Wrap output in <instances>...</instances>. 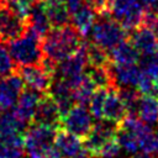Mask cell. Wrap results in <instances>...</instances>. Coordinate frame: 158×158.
Wrapping results in <instances>:
<instances>
[{"label": "cell", "instance_id": "obj_7", "mask_svg": "<svg viewBox=\"0 0 158 158\" xmlns=\"http://www.w3.org/2000/svg\"><path fill=\"white\" fill-rule=\"evenodd\" d=\"M94 116L85 105L75 104L62 116L60 127L84 138L94 126Z\"/></svg>", "mask_w": 158, "mask_h": 158}, {"label": "cell", "instance_id": "obj_23", "mask_svg": "<svg viewBox=\"0 0 158 158\" xmlns=\"http://www.w3.org/2000/svg\"><path fill=\"white\" fill-rule=\"evenodd\" d=\"M44 7L52 27H62L72 23V14L65 2L44 4Z\"/></svg>", "mask_w": 158, "mask_h": 158}, {"label": "cell", "instance_id": "obj_36", "mask_svg": "<svg viewBox=\"0 0 158 158\" xmlns=\"http://www.w3.org/2000/svg\"><path fill=\"white\" fill-rule=\"evenodd\" d=\"M85 2H86V0H65V4H67V6H68L70 14L74 12L77 9H79V7H80L81 5H84Z\"/></svg>", "mask_w": 158, "mask_h": 158}, {"label": "cell", "instance_id": "obj_32", "mask_svg": "<svg viewBox=\"0 0 158 158\" xmlns=\"http://www.w3.org/2000/svg\"><path fill=\"white\" fill-rule=\"evenodd\" d=\"M38 1H41V0H0L1 4H4L9 9H11L14 12H16L17 15H20L25 19L28 14L30 7L33 6L35 4H37Z\"/></svg>", "mask_w": 158, "mask_h": 158}, {"label": "cell", "instance_id": "obj_33", "mask_svg": "<svg viewBox=\"0 0 158 158\" xmlns=\"http://www.w3.org/2000/svg\"><path fill=\"white\" fill-rule=\"evenodd\" d=\"M25 153V146L9 144L0 141V158H22Z\"/></svg>", "mask_w": 158, "mask_h": 158}, {"label": "cell", "instance_id": "obj_2", "mask_svg": "<svg viewBox=\"0 0 158 158\" xmlns=\"http://www.w3.org/2000/svg\"><path fill=\"white\" fill-rule=\"evenodd\" d=\"M9 51L19 65L40 64L43 59L42 37L27 28L23 35L7 43Z\"/></svg>", "mask_w": 158, "mask_h": 158}, {"label": "cell", "instance_id": "obj_34", "mask_svg": "<svg viewBox=\"0 0 158 158\" xmlns=\"http://www.w3.org/2000/svg\"><path fill=\"white\" fill-rule=\"evenodd\" d=\"M121 149L122 148H121V146L118 144V142L115 137L111 141H109L107 143H105L96 156L100 157V158H117L121 153Z\"/></svg>", "mask_w": 158, "mask_h": 158}, {"label": "cell", "instance_id": "obj_13", "mask_svg": "<svg viewBox=\"0 0 158 158\" xmlns=\"http://www.w3.org/2000/svg\"><path fill=\"white\" fill-rule=\"evenodd\" d=\"M23 89L25 81L17 72L0 78V107L5 110L12 109Z\"/></svg>", "mask_w": 158, "mask_h": 158}, {"label": "cell", "instance_id": "obj_39", "mask_svg": "<svg viewBox=\"0 0 158 158\" xmlns=\"http://www.w3.org/2000/svg\"><path fill=\"white\" fill-rule=\"evenodd\" d=\"M151 9H152L156 14H158V0H154V1H153V4H152V6H151Z\"/></svg>", "mask_w": 158, "mask_h": 158}, {"label": "cell", "instance_id": "obj_19", "mask_svg": "<svg viewBox=\"0 0 158 158\" xmlns=\"http://www.w3.org/2000/svg\"><path fill=\"white\" fill-rule=\"evenodd\" d=\"M26 23H27V28L32 30L42 38L49 32L52 25L49 22L44 4L42 1H38L37 4L30 7L28 14L26 16Z\"/></svg>", "mask_w": 158, "mask_h": 158}, {"label": "cell", "instance_id": "obj_5", "mask_svg": "<svg viewBox=\"0 0 158 158\" xmlns=\"http://www.w3.org/2000/svg\"><path fill=\"white\" fill-rule=\"evenodd\" d=\"M144 10L138 0H112L110 14L130 33L141 26Z\"/></svg>", "mask_w": 158, "mask_h": 158}, {"label": "cell", "instance_id": "obj_22", "mask_svg": "<svg viewBox=\"0 0 158 158\" xmlns=\"http://www.w3.org/2000/svg\"><path fill=\"white\" fill-rule=\"evenodd\" d=\"M136 115L148 125L158 123V98L142 95L137 106Z\"/></svg>", "mask_w": 158, "mask_h": 158}, {"label": "cell", "instance_id": "obj_9", "mask_svg": "<svg viewBox=\"0 0 158 158\" xmlns=\"http://www.w3.org/2000/svg\"><path fill=\"white\" fill-rule=\"evenodd\" d=\"M27 30L26 19L0 2V42L9 43Z\"/></svg>", "mask_w": 158, "mask_h": 158}, {"label": "cell", "instance_id": "obj_17", "mask_svg": "<svg viewBox=\"0 0 158 158\" xmlns=\"http://www.w3.org/2000/svg\"><path fill=\"white\" fill-rule=\"evenodd\" d=\"M48 94L56 100V102L59 106V110L62 112V116L75 105V98H74V89L68 84L64 79L54 78L51 88L48 90Z\"/></svg>", "mask_w": 158, "mask_h": 158}, {"label": "cell", "instance_id": "obj_27", "mask_svg": "<svg viewBox=\"0 0 158 158\" xmlns=\"http://www.w3.org/2000/svg\"><path fill=\"white\" fill-rule=\"evenodd\" d=\"M117 91H118V95L122 99V101H123L128 114H136L139 99L142 96V94L137 90V88L122 86V88H118Z\"/></svg>", "mask_w": 158, "mask_h": 158}, {"label": "cell", "instance_id": "obj_14", "mask_svg": "<svg viewBox=\"0 0 158 158\" xmlns=\"http://www.w3.org/2000/svg\"><path fill=\"white\" fill-rule=\"evenodd\" d=\"M43 93H40L31 88H25L23 91L20 94L16 105L14 106L15 114L26 123L32 122V118L35 116L37 105L42 98Z\"/></svg>", "mask_w": 158, "mask_h": 158}, {"label": "cell", "instance_id": "obj_29", "mask_svg": "<svg viewBox=\"0 0 158 158\" xmlns=\"http://www.w3.org/2000/svg\"><path fill=\"white\" fill-rule=\"evenodd\" d=\"M107 91H109V88H98L89 101V110L94 116V118L96 120L102 118V111H104Z\"/></svg>", "mask_w": 158, "mask_h": 158}, {"label": "cell", "instance_id": "obj_18", "mask_svg": "<svg viewBox=\"0 0 158 158\" xmlns=\"http://www.w3.org/2000/svg\"><path fill=\"white\" fill-rule=\"evenodd\" d=\"M127 114H128V111H127L122 99L120 98L117 89L116 88H109L105 105H104L102 118L118 125L126 117Z\"/></svg>", "mask_w": 158, "mask_h": 158}, {"label": "cell", "instance_id": "obj_8", "mask_svg": "<svg viewBox=\"0 0 158 158\" xmlns=\"http://www.w3.org/2000/svg\"><path fill=\"white\" fill-rule=\"evenodd\" d=\"M117 126H118L117 123L107 121L105 118L98 120V122L94 123L90 132L83 139L85 149L91 156H96L105 143L115 138Z\"/></svg>", "mask_w": 158, "mask_h": 158}, {"label": "cell", "instance_id": "obj_35", "mask_svg": "<svg viewBox=\"0 0 158 158\" xmlns=\"http://www.w3.org/2000/svg\"><path fill=\"white\" fill-rule=\"evenodd\" d=\"M86 4L94 9V11L99 15H111V5L112 0H86Z\"/></svg>", "mask_w": 158, "mask_h": 158}, {"label": "cell", "instance_id": "obj_1", "mask_svg": "<svg viewBox=\"0 0 158 158\" xmlns=\"http://www.w3.org/2000/svg\"><path fill=\"white\" fill-rule=\"evenodd\" d=\"M81 43V35L72 23L62 27H52L42 38L43 57L59 63L77 52Z\"/></svg>", "mask_w": 158, "mask_h": 158}, {"label": "cell", "instance_id": "obj_20", "mask_svg": "<svg viewBox=\"0 0 158 158\" xmlns=\"http://www.w3.org/2000/svg\"><path fill=\"white\" fill-rule=\"evenodd\" d=\"M96 12L91 6L86 2L72 12V25L78 30L81 36H86L90 33L95 21H96Z\"/></svg>", "mask_w": 158, "mask_h": 158}, {"label": "cell", "instance_id": "obj_3", "mask_svg": "<svg viewBox=\"0 0 158 158\" xmlns=\"http://www.w3.org/2000/svg\"><path fill=\"white\" fill-rule=\"evenodd\" d=\"M89 35L91 36V42L96 43L109 53L128 37V32L111 15L100 16V19L95 21Z\"/></svg>", "mask_w": 158, "mask_h": 158}, {"label": "cell", "instance_id": "obj_26", "mask_svg": "<svg viewBox=\"0 0 158 158\" xmlns=\"http://www.w3.org/2000/svg\"><path fill=\"white\" fill-rule=\"evenodd\" d=\"M86 57H88V65L104 67L111 62L109 52L94 42L86 43Z\"/></svg>", "mask_w": 158, "mask_h": 158}, {"label": "cell", "instance_id": "obj_31", "mask_svg": "<svg viewBox=\"0 0 158 158\" xmlns=\"http://www.w3.org/2000/svg\"><path fill=\"white\" fill-rule=\"evenodd\" d=\"M141 151L152 156L153 158L158 157V131L151 130L141 139Z\"/></svg>", "mask_w": 158, "mask_h": 158}, {"label": "cell", "instance_id": "obj_40", "mask_svg": "<svg viewBox=\"0 0 158 158\" xmlns=\"http://www.w3.org/2000/svg\"><path fill=\"white\" fill-rule=\"evenodd\" d=\"M22 158H23V157H22Z\"/></svg>", "mask_w": 158, "mask_h": 158}, {"label": "cell", "instance_id": "obj_12", "mask_svg": "<svg viewBox=\"0 0 158 158\" xmlns=\"http://www.w3.org/2000/svg\"><path fill=\"white\" fill-rule=\"evenodd\" d=\"M33 123L46 125L51 127H60L62 123V112L59 110L58 104L56 100L48 94L44 93L37 105L35 116L32 118Z\"/></svg>", "mask_w": 158, "mask_h": 158}, {"label": "cell", "instance_id": "obj_16", "mask_svg": "<svg viewBox=\"0 0 158 158\" xmlns=\"http://www.w3.org/2000/svg\"><path fill=\"white\" fill-rule=\"evenodd\" d=\"M110 69L116 89L122 86H136L141 77V67L135 64H115L110 63Z\"/></svg>", "mask_w": 158, "mask_h": 158}, {"label": "cell", "instance_id": "obj_38", "mask_svg": "<svg viewBox=\"0 0 158 158\" xmlns=\"http://www.w3.org/2000/svg\"><path fill=\"white\" fill-rule=\"evenodd\" d=\"M43 4H57V2H65V0H41Z\"/></svg>", "mask_w": 158, "mask_h": 158}, {"label": "cell", "instance_id": "obj_4", "mask_svg": "<svg viewBox=\"0 0 158 158\" xmlns=\"http://www.w3.org/2000/svg\"><path fill=\"white\" fill-rule=\"evenodd\" d=\"M86 67H88L86 43L83 42L77 52H74L72 56H69L68 58L63 59L57 64L54 78L64 79L74 89L84 78Z\"/></svg>", "mask_w": 158, "mask_h": 158}, {"label": "cell", "instance_id": "obj_24", "mask_svg": "<svg viewBox=\"0 0 158 158\" xmlns=\"http://www.w3.org/2000/svg\"><path fill=\"white\" fill-rule=\"evenodd\" d=\"M116 139L118 142V144L121 146V148L127 152L128 154H136L138 153V151H141V141L139 138L128 132L127 130L117 126V131H116Z\"/></svg>", "mask_w": 158, "mask_h": 158}, {"label": "cell", "instance_id": "obj_11", "mask_svg": "<svg viewBox=\"0 0 158 158\" xmlns=\"http://www.w3.org/2000/svg\"><path fill=\"white\" fill-rule=\"evenodd\" d=\"M54 144L59 149V152L62 153V156L64 158H74V157L89 158L91 156L85 149L84 141L81 139V137H79L62 127L57 128Z\"/></svg>", "mask_w": 158, "mask_h": 158}, {"label": "cell", "instance_id": "obj_15", "mask_svg": "<svg viewBox=\"0 0 158 158\" xmlns=\"http://www.w3.org/2000/svg\"><path fill=\"white\" fill-rule=\"evenodd\" d=\"M130 41L142 57L154 54L158 51V35L142 25L130 32Z\"/></svg>", "mask_w": 158, "mask_h": 158}, {"label": "cell", "instance_id": "obj_6", "mask_svg": "<svg viewBox=\"0 0 158 158\" xmlns=\"http://www.w3.org/2000/svg\"><path fill=\"white\" fill-rule=\"evenodd\" d=\"M56 132H57L56 127L31 122V125L26 128L23 133L25 151L27 152L28 157L37 156L42 151L53 146Z\"/></svg>", "mask_w": 158, "mask_h": 158}, {"label": "cell", "instance_id": "obj_25", "mask_svg": "<svg viewBox=\"0 0 158 158\" xmlns=\"http://www.w3.org/2000/svg\"><path fill=\"white\" fill-rule=\"evenodd\" d=\"M96 85L93 83V80L85 74L84 78L80 80V83L74 88V98H75V104H81L86 105L89 104L93 94L96 90Z\"/></svg>", "mask_w": 158, "mask_h": 158}, {"label": "cell", "instance_id": "obj_10", "mask_svg": "<svg viewBox=\"0 0 158 158\" xmlns=\"http://www.w3.org/2000/svg\"><path fill=\"white\" fill-rule=\"evenodd\" d=\"M16 72L20 74L27 88L35 89L43 94L48 93L51 84L54 79V77L51 73H48L41 63L30 64V65H19Z\"/></svg>", "mask_w": 158, "mask_h": 158}, {"label": "cell", "instance_id": "obj_30", "mask_svg": "<svg viewBox=\"0 0 158 158\" xmlns=\"http://www.w3.org/2000/svg\"><path fill=\"white\" fill-rule=\"evenodd\" d=\"M16 69L17 67L9 51V47H6L4 42H0V78H5L15 73Z\"/></svg>", "mask_w": 158, "mask_h": 158}, {"label": "cell", "instance_id": "obj_21", "mask_svg": "<svg viewBox=\"0 0 158 158\" xmlns=\"http://www.w3.org/2000/svg\"><path fill=\"white\" fill-rule=\"evenodd\" d=\"M110 60L115 64H135L139 62V53L131 43V41H123L110 51Z\"/></svg>", "mask_w": 158, "mask_h": 158}, {"label": "cell", "instance_id": "obj_37", "mask_svg": "<svg viewBox=\"0 0 158 158\" xmlns=\"http://www.w3.org/2000/svg\"><path fill=\"white\" fill-rule=\"evenodd\" d=\"M130 158H153L152 156H149V154H147V153H136V154H132V157H130Z\"/></svg>", "mask_w": 158, "mask_h": 158}, {"label": "cell", "instance_id": "obj_28", "mask_svg": "<svg viewBox=\"0 0 158 158\" xmlns=\"http://www.w3.org/2000/svg\"><path fill=\"white\" fill-rule=\"evenodd\" d=\"M136 88L142 95H151L158 98V77L142 70Z\"/></svg>", "mask_w": 158, "mask_h": 158}]
</instances>
